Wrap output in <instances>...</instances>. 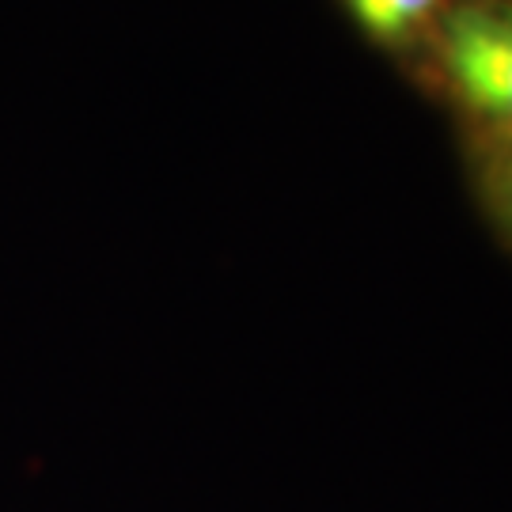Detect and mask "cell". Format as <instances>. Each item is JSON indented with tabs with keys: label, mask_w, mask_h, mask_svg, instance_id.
Here are the masks:
<instances>
[{
	"label": "cell",
	"mask_w": 512,
	"mask_h": 512,
	"mask_svg": "<svg viewBox=\"0 0 512 512\" xmlns=\"http://www.w3.org/2000/svg\"><path fill=\"white\" fill-rule=\"evenodd\" d=\"M403 80L456 141L512 137V0H452Z\"/></svg>",
	"instance_id": "6da1fadb"
},
{
	"label": "cell",
	"mask_w": 512,
	"mask_h": 512,
	"mask_svg": "<svg viewBox=\"0 0 512 512\" xmlns=\"http://www.w3.org/2000/svg\"><path fill=\"white\" fill-rule=\"evenodd\" d=\"M452 0H334L349 31L380 54L399 76L421 57L437 19Z\"/></svg>",
	"instance_id": "7a4b0ae2"
},
{
	"label": "cell",
	"mask_w": 512,
	"mask_h": 512,
	"mask_svg": "<svg viewBox=\"0 0 512 512\" xmlns=\"http://www.w3.org/2000/svg\"><path fill=\"white\" fill-rule=\"evenodd\" d=\"M459 175L478 220L497 247L512 258V137L456 141Z\"/></svg>",
	"instance_id": "3957f363"
}]
</instances>
